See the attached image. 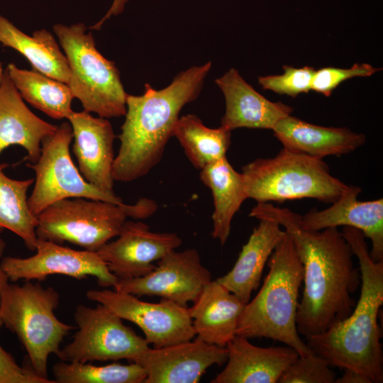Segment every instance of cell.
I'll return each instance as SVG.
<instances>
[{
  "mask_svg": "<svg viewBox=\"0 0 383 383\" xmlns=\"http://www.w3.org/2000/svg\"><path fill=\"white\" fill-rule=\"evenodd\" d=\"M272 131L283 148L321 160L350 153L366 141L364 134L347 128L317 126L291 115L280 120Z\"/></svg>",
  "mask_w": 383,
  "mask_h": 383,
  "instance_id": "obj_21",
  "label": "cell"
},
{
  "mask_svg": "<svg viewBox=\"0 0 383 383\" xmlns=\"http://www.w3.org/2000/svg\"><path fill=\"white\" fill-rule=\"evenodd\" d=\"M192 164L198 170L226 157L231 131L222 127L206 126L196 115L179 116L173 130Z\"/></svg>",
  "mask_w": 383,
  "mask_h": 383,
  "instance_id": "obj_27",
  "label": "cell"
},
{
  "mask_svg": "<svg viewBox=\"0 0 383 383\" xmlns=\"http://www.w3.org/2000/svg\"><path fill=\"white\" fill-rule=\"evenodd\" d=\"M283 69L284 72L282 74L259 77V84L264 89L292 97L311 90L314 68L308 66L295 68L284 65Z\"/></svg>",
  "mask_w": 383,
  "mask_h": 383,
  "instance_id": "obj_31",
  "label": "cell"
},
{
  "mask_svg": "<svg viewBox=\"0 0 383 383\" xmlns=\"http://www.w3.org/2000/svg\"><path fill=\"white\" fill-rule=\"evenodd\" d=\"M215 82L226 102L221 126L231 131L240 128L272 130L293 111L290 106L271 101L261 95L235 68H231Z\"/></svg>",
  "mask_w": 383,
  "mask_h": 383,
  "instance_id": "obj_18",
  "label": "cell"
},
{
  "mask_svg": "<svg viewBox=\"0 0 383 383\" xmlns=\"http://www.w3.org/2000/svg\"><path fill=\"white\" fill-rule=\"evenodd\" d=\"M116 239L96 251L118 279L144 276L152 271V263L182 245L174 233L150 231L142 221H126Z\"/></svg>",
  "mask_w": 383,
  "mask_h": 383,
  "instance_id": "obj_14",
  "label": "cell"
},
{
  "mask_svg": "<svg viewBox=\"0 0 383 383\" xmlns=\"http://www.w3.org/2000/svg\"><path fill=\"white\" fill-rule=\"evenodd\" d=\"M59 304L60 294L54 288L30 280L23 285L9 283L0 295L3 324L18 338L31 368L46 379L49 356L57 355L64 338L74 328L55 316Z\"/></svg>",
  "mask_w": 383,
  "mask_h": 383,
  "instance_id": "obj_6",
  "label": "cell"
},
{
  "mask_svg": "<svg viewBox=\"0 0 383 383\" xmlns=\"http://www.w3.org/2000/svg\"><path fill=\"white\" fill-rule=\"evenodd\" d=\"M74 318L78 331L72 341L57 354L61 361L125 359L136 363L150 348L145 338L124 325L118 315L101 304L94 308L77 306Z\"/></svg>",
  "mask_w": 383,
  "mask_h": 383,
  "instance_id": "obj_10",
  "label": "cell"
},
{
  "mask_svg": "<svg viewBox=\"0 0 383 383\" xmlns=\"http://www.w3.org/2000/svg\"><path fill=\"white\" fill-rule=\"evenodd\" d=\"M335 373L323 357L313 353L294 360L281 375L278 383H335Z\"/></svg>",
  "mask_w": 383,
  "mask_h": 383,
  "instance_id": "obj_30",
  "label": "cell"
},
{
  "mask_svg": "<svg viewBox=\"0 0 383 383\" xmlns=\"http://www.w3.org/2000/svg\"><path fill=\"white\" fill-rule=\"evenodd\" d=\"M0 43L23 55L33 70L68 84L70 70L65 55L52 34L45 29L28 35L0 15Z\"/></svg>",
  "mask_w": 383,
  "mask_h": 383,
  "instance_id": "obj_25",
  "label": "cell"
},
{
  "mask_svg": "<svg viewBox=\"0 0 383 383\" xmlns=\"http://www.w3.org/2000/svg\"><path fill=\"white\" fill-rule=\"evenodd\" d=\"M379 70L367 63L354 64L348 69L323 67L315 70L311 82V90L329 96L345 80L357 77H370Z\"/></svg>",
  "mask_w": 383,
  "mask_h": 383,
  "instance_id": "obj_32",
  "label": "cell"
},
{
  "mask_svg": "<svg viewBox=\"0 0 383 383\" xmlns=\"http://www.w3.org/2000/svg\"><path fill=\"white\" fill-rule=\"evenodd\" d=\"M249 216L277 223L293 240L303 266L304 289L296 315L299 333L305 338L318 335L348 317L361 277L342 232L338 228L308 230L300 214L269 202L257 203Z\"/></svg>",
  "mask_w": 383,
  "mask_h": 383,
  "instance_id": "obj_1",
  "label": "cell"
},
{
  "mask_svg": "<svg viewBox=\"0 0 383 383\" xmlns=\"http://www.w3.org/2000/svg\"><path fill=\"white\" fill-rule=\"evenodd\" d=\"M72 139L70 123L63 122L42 141L38 160L27 165L35 174L33 189L28 198L30 210L35 216L52 203L65 199L86 198L124 204L116 194L105 193L85 180L70 155Z\"/></svg>",
  "mask_w": 383,
  "mask_h": 383,
  "instance_id": "obj_9",
  "label": "cell"
},
{
  "mask_svg": "<svg viewBox=\"0 0 383 383\" xmlns=\"http://www.w3.org/2000/svg\"><path fill=\"white\" fill-rule=\"evenodd\" d=\"M86 296L136 324L155 348L189 341L196 335L189 309L171 300L162 298L158 303H149L116 289H90Z\"/></svg>",
  "mask_w": 383,
  "mask_h": 383,
  "instance_id": "obj_11",
  "label": "cell"
},
{
  "mask_svg": "<svg viewBox=\"0 0 383 383\" xmlns=\"http://www.w3.org/2000/svg\"><path fill=\"white\" fill-rule=\"evenodd\" d=\"M280 226L273 221L260 219L231 270L216 279L245 304L259 287L264 267L285 235Z\"/></svg>",
  "mask_w": 383,
  "mask_h": 383,
  "instance_id": "obj_23",
  "label": "cell"
},
{
  "mask_svg": "<svg viewBox=\"0 0 383 383\" xmlns=\"http://www.w3.org/2000/svg\"><path fill=\"white\" fill-rule=\"evenodd\" d=\"M267 265L268 274L257 295L241 312L236 335L248 339L264 337L279 341L296 350L300 357L313 354L296 328L303 266L287 233L274 249Z\"/></svg>",
  "mask_w": 383,
  "mask_h": 383,
  "instance_id": "obj_4",
  "label": "cell"
},
{
  "mask_svg": "<svg viewBox=\"0 0 383 383\" xmlns=\"http://www.w3.org/2000/svg\"><path fill=\"white\" fill-rule=\"evenodd\" d=\"M35 251V255L26 258L1 259V267L10 280H43L51 274H63L75 279L92 276L101 287H113L118 280L96 252L74 250L40 238Z\"/></svg>",
  "mask_w": 383,
  "mask_h": 383,
  "instance_id": "obj_13",
  "label": "cell"
},
{
  "mask_svg": "<svg viewBox=\"0 0 383 383\" xmlns=\"http://www.w3.org/2000/svg\"><path fill=\"white\" fill-rule=\"evenodd\" d=\"M145 206L139 200L135 204H117L86 198H72L55 201L37 216L38 238L62 244L78 245L96 252L116 237L128 217L140 219Z\"/></svg>",
  "mask_w": 383,
  "mask_h": 383,
  "instance_id": "obj_8",
  "label": "cell"
},
{
  "mask_svg": "<svg viewBox=\"0 0 383 383\" xmlns=\"http://www.w3.org/2000/svg\"><path fill=\"white\" fill-rule=\"evenodd\" d=\"M66 56L70 79L68 86L84 110L109 118L124 116L126 92L120 72L113 61L96 49L91 32L82 23L52 27Z\"/></svg>",
  "mask_w": 383,
  "mask_h": 383,
  "instance_id": "obj_7",
  "label": "cell"
},
{
  "mask_svg": "<svg viewBox=\"0 0 383 383\" xmlns=\"http://www.w3.org/2000/svg\"><path fill=\"white\" fill-rule=\"evenodd\" d=\"M3 325V321L1 320V316H0V328Z\"/></svg>",
  "mask_w": 383,
  "mask_h": 383,
  "instance_id": "obj_38",
  "label": "cell"
},
{
  "mask_svg": "<svg viewBox=\"0 0 383 383\" xmlns=\"http://www.w3.org/2000/svg\"><path fill=\"white\" fill-rule=\"evenodd\" d=\"M362 189L354 185L323 210L311 209L301 216V223L308 230L320 231L339 226L360 231L372 243L370 255L374 261L383 260V199L360 201Z\"/></svg>",
  "mask_w": 383,
  "mask_h": 383,
  "instance_id": "obj_17",
  "label": "cell"
},
{
  "mask_svg": "<svg viewBox=\"0 0 383 383\" xmlns=\"http://www.w3.org/2000/svg\"><path fill=\"white\" fill-rule=\"evenodd\" d=\"M4 70H3L1 63L0 62V85L4 77Z\"/></svg>",
  "mask_w": 383,
  "mask_h": 383,
  "instance_id": "obj_37",
  "label": "cell"
},
{
  "mask_svg": "<svg viewBox=\"0 0 383 383\" xmlns=\"http://www.w3.org/2000/svg\"><path fill=\"white\" fill-rule=\"evenodd\" d=\"M226 348V365L211 383H277L287 367L299 356L292 347H258L238 335Z\"/></svg>",
  "mask_w": 383,
  "mask_h": 383,
  "instance_id": "obj_19",
  "label": "cell"
},
{
  "mask_svg": "<svg viewBox=\"0 0 383 383\" xmlns=\"http://www.w3.org/2000/svg\"><path fill=\"white\" fill-rule=\"evenodd\" d=\"M57 383H144L147 374L138 363L97 366L87 362L60 361L53 365Z\"/></svg>",
  "mask_w": 383,
  "mask_h": 383,
  "instance_id": "obj_29",
  "label": "cell"
},
{
  "mask_svg": "<svg viewBox=\"0 0 383 383\" xmlns=\"http://www.w3.org/2000/svg\"><path fill=\"white\" fill-rule=\"evenodd\" d=\"M211 67V61L190 67L162 89L146 83L142 95H127L120 148L113 166L114 181H135L160 162L182 109L199 96Z\"/></svg>",
  "mask_w": 383,
  "mask_h": 383,
  "instance_id": "obj_2",
  "label": "cell"
},
{
  "mask_svg": "<svg viewBox=\"0 0 383 383\" xmlns=\"http://www.w3.org/2000/svg\"><path fill=\"white\" fill-rule=\"evenodd\" d=\"M226 347L196 338L160 348H149L136 362L146 372L144 383H196L206 370L226 362Z\"/></svg>",
  "mask_w": 383,
  "mask_h": 383,
  "instance_id": "obj_15",
  "label": "cell"
},
{
  "mask_svg": "<svg viewBox=\"0 0 383 383\" xmlns=\"http://www.w3.org/2000/svg\"><path fill=\"white\" fill-rule=\"evenodd\" d=\"M67 121L72 127V150L81 174L96 188L115 194L113 166L116 135L111 123L107 118L94 117L85 110L73 111Z\"/></svg>",
  "mask_w": 383,
  "mask_h": 383,
  "instance_id": "obj_16",
  "label": "cell"
},
{
  "mask_svg": "<svg viewBox=\"0 0 383 383\" xmlns=\"http://www.w3.org/2000/svg\"><path fill=\"white\" fill-rule=\"evenodd\" d=\"M7 164L0 163V233L9 230L20 237L30 250H35L38 240L37 216L28 204L27 192L34 179H14L6 175Z\"/></svg>",
  "mask_w": 383,
  "mask_h": 383,
  "instance_id": "obj_28",
  "label": "cell"
},
{
  "mask_svg": "<svg viewBox=\"0 0 383 383\" xmlns=\"http://www.w3.org/2000/svg\"><path fill=\"white\" fill-rule=\"evenodd\" d=\"M57 127L28 109L5 69L0 85V156L6 148L17 145L26 150L30 163L35 162L42 141Z\"/></svg>",
  "mask_w": 383,
  "mask_h": 383,
  "instance_id": "obj_20",
  "label": "cell"
},
{
  "mask_svg": "<svg viewBox=\"0 0 383 383\" xmlns=\"http://www.w3.org/2000/svg\"><path fill=\"white\" fill-rule=\"evenodd\" d=\"M189 309L197 338L220 347L235 336L239 317L246 304L216 279L211 280Z\"/></svg>",
  "mask_w": 383,
  "mask_h": 383,
  "instance_id": "obj_22",
  "label": "cell"
},
{
  "mask_svg": "<svg viewBox=\"0 0 383 383\" xmlns=\"http://www.w3.org/2000/svg\"><path fill=\"white\" fill-rule=\"evenodd\" d=\"M211 281V272L201 264L198 251L190 248L171 251L148 274L118 279L113 288L136 296H160L187 307Z\"/></svg>",
  "mask_w": 383,
  "mask_h": 383,
  "instance_id": "obj_12",
  "label": "cell"
},
{
  "mask_svg": "<svg viewBox=\"0 0 383 383\" xmlns=\"http://www.w3.org/2000/svg\"><path fill=\"white\" fill-rule=\"evenodd\" d=\"M201 182L210 189L213 200L211 235L223 245L229 237L231 223L247 199L243 177L223 157L200 170Z\"/></svg>",
  "mask_w": 383,
  "mask_h": 383,
  "instance_id": "obj_24",
  "label": "cell"
},
{
  "mask_svg": "<svg viewBox=\"0 0 383 383\" xmlns=\"http://www.w3.org/2000/svg\"><path fill=\"white\" fill-rule=\"evenodd\" d=\"M335 383H372V382L366 376L355 370L344 369L343 375L336 378Z\"/></svg>",
  "mask_w": 383,
  "mask_h": 383,
  "instance_id": "obj_35",
  "label": "cell"
},
{
  "mask_svg": "<svg viewBox=\"0 0 383 383\" xmlns=\"http://www.w3.org/2000/svg\"><path fill=\"white\" fill-rule=\"evenodd\" d=\"M6 70L23 100L54 119H67L74 99L67 84L9 63Z\"/></svg>",
  "mask_w": 383,
  "mask_h": 383,
  "instance_id": "obj_26",
  "label": "cell"
},
{
  "mask_svg": "<svg viewBox=\"0 0 383 383\" xmlns=\"http://www.w3.org/2000/svg\"><path fill=\"white\" fill-rule=\"evenodd\" d=\"M342 233L358 260L360 297L348 317L321 334L306 338V344L330 365L355 370L372 383H382L383 353L378 315L383 304V260L371 258L360 231L345 226Z\"/></svg>",
  "mask_w": 383,
  "mask_h": 383,
  "instance_id": "obj_3",
  "label": "cell"
},
{
  "mask_svg": "<svg viewBox=\"0 0 383 383\" xmlns=\"http://www.w3.org/2000/svg\"><path fill=\"white\" fill-rule=\"evenodd\" d=\"M248 199L257 203L315 199L336 201L350 187L333 176L323 160L283 148L270 158H257L241 172Z\"/></svg>",
  "mask_w": 383,
  "mask_h": 383,
  "instance_id": "obj_5",
  "label": "cell"
},
{
  "mask_svg": "<svg viewBox=\"0 0 383 383\" xmlns=\"http://www.w3.org/2000/svg\"><path fill=\"white\" fill-rule=\"evenodd\" d=\"M129 0H113L112 4L103 16L96 24L91 26V29L99 30L103 26V24L112 16H116L122 13L126 8V4Z\"/></svg>",
  "mask_w": 383,
  "mask_h": 383,
  "instance_id": "obj_34",
  "label": "cell"
},
{
  "mask_svg": "<svg viewBox=\"0 0 383 383\" xmlns=\"http://www.w3.org/2000/svg\"><path fill=\"white\" fill-rule=\"evenodd\" d=\"M5 248H6V243L1 238H0V295L1 292H3V290L4 289V288L9 284V280L7 274L3 270L1 265V259L3 258V255H4Z\"/></svg>",
  "mask_w": 383,
  "mask_h": 383,
  "instance_id": "obj_36",
  "label": "cell"
},
{
  "mask_svg": "<svg viewBox=\"0 0 383 383\" xmlns=\"http://www.w3.org/2000/svg\"><path fill=\"white\" fill-rule=\"evenodd\" d=\"M0 383H56L43 378L30 368L19 366L0 345Z\"/></svg>",
  "mask_w": 383,
  "mask_h": 383,
  "instance_id": "obj_33",
  "label": "cell"
}]
</instances>
